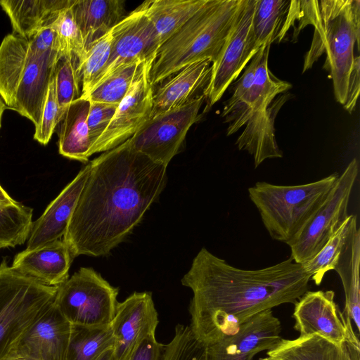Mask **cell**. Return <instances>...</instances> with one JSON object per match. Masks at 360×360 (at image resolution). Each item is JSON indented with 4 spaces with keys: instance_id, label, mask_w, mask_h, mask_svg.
<instances>
[{
    "instance_id": "cell-1",
    "label": "cell",
    "mask_w": 360,
    "mask_h": 360,
    "mask_svg": "<svg viewBox=\"0 0 360 360\" xmlns=\"http://www.w3.org/2000/svg\"><path fill=\"white\" fill-rule=\"evenodd\" d=\"M89 165L63 237L73 257L107 255L141 221L167 181V167L135 150L129 139Z\"/></svg>"
},
{
    "instance_id": "cell-2",
    "label": "cell",
    "mask_w": 360,
    "mask_h": 360,
    "mask_svg": "<svg viewBox=\"0 0 360 360\" xmlns=\"http://www.w3.org/2000/svg\"><path fill=\"white\" fill-rule=\"evenodd\" d=\"M311 276L291 257L256 270L230 265L202 248L181 278L193 292L191 330L205 346L238 331L255 315L295 304L309 287Z\"/></svg>"
},
{
    "instance_id": "cell-3",
    "label": "cell",
    "mask_w": 360,
    "mask_h": 360,
    "mask_svg": "<svg viewBox=\"0 0 360 360\" xmlns=\"http://www.w3.org/2000/svg\"><path fill=\"white\" fill-rule=\"evenodd\" d=\"M295 39L307 25L314 27L311 46L305 55L303 72L323 53V68L333 80L336 101L352 113L359 95L360 60L354 56L359 45V0H299Z\"/></svg>"
},
{
    "instance_id": "cell-4",
    "label": "cell",
    "mask_w": 360,
    "mask_h": 360,
    "mask_svg": "<svg viewBox=\"0 0 360 360\" xmlns=\"http://www.w3.org/2000/svg\"><path fill=\"white\" fill-rule=\"evenodd\" d=\"M243 0H209L158 49L150 70L152 86L186 65L217 59L236 20Z\"/></svg>"
},
{
    "instance_id": "cell-5",
    "label": "cell",
    "mask_w": 360,
    "mask_h": 360,
    "mask_svg": "<svg viewBox=\"0 0 360 360\" xmlns=\"http://www.w3.org/2000/svg\"><path fill=\"white\" fill-rule=\"evenodd\" d=\"M58 58V51L36 52L27 39L14 33L0 44V97L34 127L40 122Z\"/></svg>"
},
{
    "instance_id": "cell-6",
    "label": "cell",
    "mask_w": 360,
    "mask_h": 360,
    "mask_svg": "<svg viewBox=\"0 0 360 360\" xmlns=\"http://www.w3.org/2000/svg\"><path fill=\"white\" fill-rule=\"evenodd\" d=\"M338 176L296 186L259 181L248 188V195L270 236L288 245L324 202Z\"/></svg>"
},
{
    "instance_id": "cell-7",
    "label": "cell",
    "mask_w": 360,
    "mask_h": 360,
    "mask_svg": "<svg viewBox=\"0 0 360 360\" xmlns=\"http://www.w3.org/2000/svg\"><path fill=\"white\" fill-rule=\"evenodd\" d=\"M58 286H50L0 264V360H16L22 337L53 302Z\"/></svg>"
},
{
    "instance_id": "cell-8",
    "label": "cell",
    "mask_w": 360,
    "mask_h": 360,
    "mask_svg": "<svg viewBox=\"0 0 360 360\" xmlns=\"http://www.w3.org/2000/svg\"><path fill=\"white\" fill-rule=\"evenodd\" d=\"M119 290L91 268L82 267L58 286L54 304L74 325H110L115 315Z\"/></svg>"
},
{
    "instance_id": "cell-9",
    "label": "cell",
    "mask_w": 360,
    "mask_h": 360,
    "mask_svg": "<svg viewBox=\"0 0 360 360\" xmlns=\"http://www.w3.org/2000/svg\"><path fill=\"white\" fill-rule=\"evenodd\" d=\"M359 172L353 158L339 175L327 198L288 245L290 257L302 264L313 258L349 217V201Z\"/></svg>"
},
{
    "instance_id": "cell-10",
    "label": "cell",
    "mask_w": 360,
    "mask_h": 360,
    "mask_svg": "<svg viewBox=\"0 0 360 360\" xmlns=\"http://www.w3.org/2000/svg\"><path fill=\"white\" fill-rule=\"evenodd\" d=\"M205 100L202 94L150 117L129 139L131 146L153 161L167 167L179 153L191 127L200 119L199 111Z\"/></svg>"
},
{
    "instance_id": "cell-11",
    "label": "cell",
    "mask_w": 360,
    "mask_h": 360,
    "mask_svg": "<svg viewBox=\"0 0 360 360\" xmlns=\"http://www.w3.org/2000/svg\"><path fill=\"white\" fill-rule=\"evenodd\" d=\"M255 4L256 0H243L233 29L212 63L210 78L202 93L207 109L220 100L258 51L252 29Z\"/></svg>"
},
{
    "instance_id": "cell-12",
    "label": "cell",
    "mask_w": 360,
    "mask_h": 360,
    "mask_svg": "<svg viewBox=\"0 0 360 360\" xmlns=\"http://www.w3.org/2000/svg\"><path fill=\"white\" fill-rule=\"evenodd\" d=\"M155 58L146 60L108 127L89 150L93 154L111 150L132 137L151 117L153 88L150 70Z\"/></svg>"
},
{
    "instance_id": "cell-13",
    "label": "cell",
    "mask_w": 360,
    "mask_h": 360,
    "mask_svg": "<svg viewBox=\"0 0 360 360\" xmlns=\"http://www.w3.org/2000/svg\"><path fill=\"white\" fill-rule=\"evenodd\" d=\"M112 36L109 60L96 84L124 65L155 58L160 47L153 22L139 7L112 28Z\"/></svg>"
},
{
    "instance_id": "cell-14",
    "label": "cell",
    "mask_w": 360,
    "mask_h": 360,
    "mask_svg": "<svg viewBox=\"0 0 360 360\" xmlns=\"http://www.w3.org/2000/svg\"><path fill=\"white\" fill-rule=\"evenodd\" d=\"M334 298L335 292L330 290H308L294 304V329L300 336L319 335L342 346L352 322L343 315Z\"/></svg>"
},
{
    "instance_id": "cell-15",
    "label": "cell",
    "mask_w": 360,
    "mask_h": 360,
    "mask_svg": "<svg viewBox=\"0 0 360 360\" xmlns=\"http://www.w3.org/2000/svg\"><path fill=\"white\" fill-rule=\"evenodd\" d=\"M281 324L271 309L263 311L240 326L233 335L206 347L208 360H252L281 340Z\"/></svg>"
},
{
    "instance_id": "cell-16",
    "label": "cell",
    "mask_w": 360,
    "mask_h": 360,
    "mask_svg": "<svg viewBox=\"0 0 360 360\" xmlns=\"http://www.w3.org/2000/svg\"><path fill=\"white\" fill-rule=\"evenodd\" d=\"M158 314L150 292H135L118 302L110 323L115 343V360H129L141 342L155 333Z\"/></svg>"
},
{
    "instance_id": "cell-17",
    "label": "cell",
    "mask_w": 360,
    "mask_h": 360,
    "mask_svg": "<svg viewBox=\"0 0 360 360\" xmlns=\"http://www.w3.org/2000/svg\"><path fill=\"white\" fill-rule=\"evenodd\" d=\"M71 326L53 302L22 337L18 359L65 360Z\"/></svg>"
},
{
    "instance_id": "cell-18",
    "label": "cell",
    "mask_w": 360,
    "mask_h": 360,
    "mask_svg": "<svg viewBox=\"0 0 360 360\" xmlns=\"http://www.w3.org/2000/svg\"><path fill=\"white\" fill-rule=\"evenodd\" d=\"M90 169L87 163L51 201L44 213L32 222L27 238V250H34L65 235Z\"/></svg>"
},
{
    "instance_id": "cell-19",
    "label": "cell",
    "mask_w": 360,
    "mask_h": 360,
    "mask_svg": "<svg viewBox=\"0 0 360 360\" xmlns=\"http://www.w3.org/2000/svg\"><path fill=\"white\" fill-rule=\"evenodd\" d=\"M271 45L264 46L255 79L242 98L224 116L228 123L227 135L244 126L250 117L265 110L281 94L292 88V84L276 77L268 68Z\"/></svg>"
},
{
    "instance_id": "cell-20",
    "label": "cell",
    "mask_w": 360,
    "mask_h": 360,
    "mask_svg": "<svg viewBox=\"0 0 360 360\" xmlns=\"http://www.w3.org/2000/svg\"><path fill=\"white\" fill-rule=\"evenodd\" d=\"M74 257L63 239L15 255L11 267L50 286H59L69 278Z\"/></svg>"
},
{
    "instance_id": "cell-21",
    "label": "cell",
    "mask_w": 360,
    "mask_h": 360,
    "mask_svg": "<svg viewBox=\"0 0 360 360\" xmlns=\"http://www.w3.org/2000/svg\"><path fill=\"white\" fill-rule=\"evenodd\" d=\"M290 97V94L278 95L265 110L253 114L236 142L239 150L252 156L255 168L266 159L283 157L275 136L274 122L279 110Z\"/></svg>"
},
{
    "instance_id": "cell-22",
    "label": "cell",
    "mask_w": 360,
    "mask_h": 360,
    "mask_svg": "<svg viewBox=\"0 0 360 360\" xmlns=\"http://www.w3.org/2000/svg\"><path fill=\"white\" fill-rule=\"evenodd\" d=\"M210 58L191 63L162 85L153 94L151 117L178 108L196 96L194 95L207 86L212 72Z\"/></svg>"
},
{
    "instance_id": "cell-23",
    "label": "cell",
    "mask_w": 360,
    "mask_h": 360,
    "mask_svg": "<svg viewBox=\"0 0 360 360\" xmlns=\"http://www.w3.org/2000/svg\"><path fill=\"white\" fill-rule=\"evenodd\" d=\"M298 5L299 0H256L252 29L257 51L283 41L292 27L295 30Z\"/></svg>"
},
{
    "instance_id": "cell-24",
    "label": "cell",
    "mask_w": 360,
    "mask_h": 360,
    "mask_svg": "<svg viewBox=\"0 0 360 360\" xmlns=\"http://www.w3.org/2000/svg\"><path fill=\"white\" fill-rule=\"evenodd\" d=\"M75 0H3L0 6L8 15L13 32L30 39L42 27L49 26Z\"/></svg>"
},
{
    "instance_id": "cell-25",
    "label": "cell",
    "mask_w": 360,
    "mask_h": 360,
    "mask_svg": "<svg viewBox=\"0 0 360 360\" xmlns=\"http://www.w3.org/2000/svg\"><path fill=\"white\" fill-rule=\"evenodd\" d=\"M90 101L79 98L66 108L58 126V151L69 159L86 162L92 146L87 126Z\"/></svg>"
},
{
    "instance_id": "cell-26",
    "label": "cell",
    "mask_w": 360,
    "mask_h": 360,
    "mask_svg": "<svg viewBox=\"0 0 360 360\" xmlns=\"http://www.w3.org/2000/svg\"><path fill=\"white\" fill-rule=\"evenodd\" d=\"M71 11L86 47L109 32L123 18L122 0H75Z\"/></svg>"
},
{
    "instance_id": "cell-27",
    "label": "cell",
    "mask_w": 360,
    "mask_h": 360,
    "mask_svg": "<svg viewBox=\"0 0 360 360\" xmlns=\"http://www.w3.org/2000/svg\"><path fill=\"white\" fill-rule=\"evenodd\" d=\"M360 229L355 225L340 253L333 270L339 275L345 296V317L353 321L359 336L360 331Z\"/></svg>"
},
{
    "instance_id": "cell-28",
    "label": "cell",
    "mask_w": 360,
    "mask_h": 360,
    "mask_svg": "<svg viewBox=\"0 0 360 360\" xmlns=\"http://www.w3.org/2000/svg\"><path fill=\"white\" fill-rule=\"evenodd\" d=\"M209 0H153L139 6L153 22L160 46L201 10Z\"/></svg>"
},
{
    "instance_id": "cell-29",
    "label": "cell",
    "mask_w": 360,
    "mask_h": 360,
    "mask_svg": "<svg viewBox=\"0 0 360 360\" xmlns=\"http://www.w3.org/2000/svg\"><path fill=\"white\" fill-rule=\"evenodd\" d=\"M266 354L269 360H342L341 348L319 335L282 338Z\"/></svg>"
},
{
    "instance_id": "cell-30",
    "label": "cell",
    "mask_w": 360,
    "mask_h": 360,
    "mask_svg": "<svg viewBox=\"0 0 360 360\" xmlns=\"http://www.w3.org/2000/svg\"><path fill=\"white\" fill-rule=\"evenodd\" d=\"M115 343L110 324L85 326L72 324L65 360H98Z\"/></svg>"
},
{
    "instance_id": "cell-31",
    "label": "cell",
    "mask_w": 360,
    "mask_h": 360,
    "mask_svg": "<svg viewBox=\"0 0 360 360\" xmlns=\"http://www.w3.org/2000/svg\"><path fill=\"white\" fill-rule=\"evenodd\" d=\"M357 224L356 215L350 214L330 236L320 251L310 260L302 264L316 285H319L325 274L334 269L353 227Z\"/></svg>"
},
{
    "instance_id": "cell-32",
    "label": "cell",
    "mask_w": 360,
    "mask_h": 360,
    "mask_svg": "<svg viewBox=\"0 0 360 360\" xmlns=\"http://www.w3.org/2000/svg\"><path fill=\"white\" fill-rule=\"evenodd\" d=\"M146 61L137 60L118 68L99 82L86 98L91 102L119 105L128 93Z\"/></svg>"
},
{
    "instance_id": "cell-33",
    "label": "cell",
    "mask_w": 360,
    "mask_h": 360,
    "mask_svg": "<svg viewBox=\"0 0 360 360\" xmlns=\"http://www.w3.org/2000/svg\"><path fill=\"white\" fill-rule=\"evenodd\" d=\"M32 208L15 201L0 202V245L14 248L28 238L32 225Z\"/></svg>"
},
{
    "instance_id": "cell-34",
    "label": "cell",
    "mask_w": 360,
    "mask_h": 360,
    "mask_svg": "<svg viewBox=\"0 0 360 360\" xmlns=\"http://www.w3.org/2000/svg\"><path fill=\"white\" fill-rule=\"evenodd\" d=\"M112 39L111 29L86 46L85 57L79 69L81 98H86L102 75L109 60Z\"/></svg>"
},
{
    "instance_id": "cell-35",
    "label": "cell",
    "mask_w": 360,
    "mask_h": 360,
    "mask_svg": "<svg viewBox=\"0 0 360 360\" xmlns=\"http://www.w3.org/2000/svg\"><path fill=\"white\" fill-rule=\"evenodd\" d=\"M50 26L56 34L58 57L63 55L75 56L79 69L85 57L86 45L71 7L62 10Z\"/></svg>"
},
{
    "instance_id": "cell-36",
    "label": "cell",
    "mask_w": 360,
    "mask_h": 360,
    "mask_svg": "<svg viewBox=\"0 0 360 360\" xmlns=\"http://www.w3.org/2000/svg\"><path fill=\"white\" fill-rule=\"evenodd\" d=\"M79 62L74 56H60L54 68L58 105L64 113L68 105L81 96Z\"/></svg>"
},
{
    "instance_id": "cell-37",
    "label": "cell",
    "mask_w": 360,
    "mask_h": 360,
    "mask_svg": "<svg viewBox=\"0 0 360 360\" xmlns=\"http://www.w3.org/2000/svg\"><path fill=\"white\" fill-rule=\"evenodd\" d=\"M160 360H208L206 346L199 342L188 326L177 324L172 340L163 345Z\"/></svg>"
},
{
    "instance_id": "cell-38",
    "label": "cell",
    "mask_w": 360,
    "mask_h": 360,
    "mask_svg": "<svg viewBox=\"0 0 360 360\" xmlns=\"http://www.w3.org/2000/svg\"><path fill=\"white\" fill-rule=\"evenodd\" d=\"M63 115V112L58 103L55 77L54 72H53L49 84L40 122L34 127V139L39 143L46 145L51 139Z\"/></svg>"
},
{
    "instance_id": "cell-39",
    "label": "cell",
    "mask_w": 360,
    "mask_h": 360,
    "mask_svg": "<svg viewBox=\"0 0 360 360\" xmlns=\"http://www.w3.org/2000/svg\"><path fill=\"white\" fill-rule=\"evenodd\" d=\"M118 105L90 101L87 126L92 146L108 127Z\"/></svg>"
},
{
    "instance_id": "cell-40",
    "label": "cell",
    "mask_w": 360,
    "mask_h": 360,
    "mask_svg": "<svg viewBox=\"0 0 360 360\" xmlns=\"http://www.w3.org/2000/svg\"><path fill=\"white\" fill-rule=\"evenodd\" d=\"M264 47V46H262L257 53L252 57L248 66L245 67V70L242 76L234 84L232 89V96L224 105L221 114L222 117H224L226 112L237 103L252 84Z\"/></svg>"
},
{
    "instance_id": "cell-41",
    "label": "cell",
    "mask_w": 360,
    "mask_h": 360,
    "mask_svg": "<svg viewBox=\"0 0 360 360\" xmlns=\"http://www.w3.org/2000/svg\"><path fill=\"white\" fill-rule=\"evenodd\" d=\"M163 344L155 338V333L144 338L136 348L129 360H160Z\"/></svg>"
},
{
    "instance_id": "cell-42",
    "label": "cell",
    "mask_w": 360,
    "mask_h": 360,
    "mask_svg": "<svg viewBox=\"0 0 360 360\" xmlns=\"http://www.w3.org/2000/svg\"><path fill=\"white\" fill-rule=\"evenodd\" d=\"M27 40L31 48L36 52L44 53L53 50L58 51L56 34L50 25L42 27Z\"/></svg>"
},
{
    "instance_id": "cell-43",
    "label": "cell",
    "mask_w": 360,
    "mask_h": 360,
    "mask_svg": "<svg viewBox=\"0 0 360 360\" xmlns=\"http://www.w3.org/2000/svg\"><path fill=\"white\" fill-rule=\"evenodd\" d=\"M340 348L342 360H360V342L353 326H349L347 337Z\"/></svg>"
},
{
    "instance_id": "cell-44",
    "label": "cell",
    "mask_w": 360,
    "mask_h": 360,
    "mask_svg": "<svg viewBox=\"0 0 360 360\" xmlns=\"http://www.w3.org/2000/svg\"><path fill=\"white\" fill-rule=\"evenodd\" d=\"M16 200L12 198L9 194L0 185V202L9 204L13 203Z\"/></svg>"
},
{
    "instance_id": "cell-45",
    "label": "cell",
    "mask_w": 360,
    "mask_h": 360,
    "mask_svg": "<svg viewBox=\"0 0 360 360\" xmlns=\"http://www.w3.org/2000/svg\"><path fill=\"white\" fill-rule=\"evenodd\" d=\"M98 360H115L113 356V348L105 351Z\"/></svg>"
},
{
    "instance_id": "cell-46",
    "label": "cell",
    "mask_w": 360,
    "mask_h": 360,
    "mask_svg": "<svg viewBox=\"0 0 360 360\" xmlns=\"http://www.w3.org/2000/svg\"><path fill=\"white\" fill-rule=\"evenodd\" d=\"M8 108L1 98L0 97V128L1 127V119L4 110Z\"/></svg>"
},
{
    "instance_id": "cell-47",
    "label": "cell",
    "mask_w": 360,
    "mask_h": 360,
    "mask_svg": "<svg viewBox=\"0 0 360 360\" xmlns=\"http://www.w3.org/2000/svg\"><path fill=\"white\" fill-rule=\"evenodd\" d=\"M260 360H269V359L268 357H266V358L260 359Z\"/></svg>"
},
{
    "instance_id": "cell-48",
    "label": "cell",
    "mask_w": 360,
    "mask_h": 360,
    "mask_svg": "<svg viewBox=\"0 0 360 360\" xmlns=\"http://www.w3.org/2000/svg\"><path fill=\"white\" fill-rule=\"evenodd\" d=\"M16 360H31V359H18Z\"/></svg>"
},
{
    "instance_id": "cell-49",
    "label": "cell",
    "mask_w": 360,
    "mask_h": 360,
    "mask_svg": "<svg viewBox=\"0 0 360 360\" xmlns=\"http://www.w3.org/2000/svg\"><path fill=\"white\" fill-rule=\"evenodd\" d=\"M3 248V247L1 245H0V249Z\"/></svg>"
}]
</instances>
